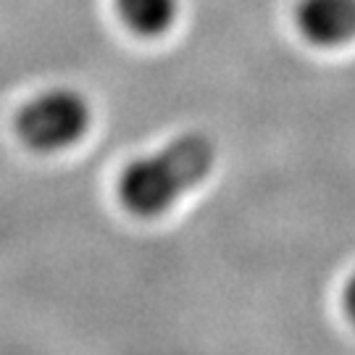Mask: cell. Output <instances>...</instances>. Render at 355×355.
<instances>
[{
	"label": "cell",
	"instance_id": "cell-1",
	"mask_svg": "<svg viewBox=\"0 0 355 355\" xmlns=\"http://www.w3.org/2000/svg\"><path fill=\"white\" fill-rule=\"evenodd\" d=\"M216 164V145L200 132H187L164 150L145 155L124 168L119 198L129 214L140 218L166 214L184 192L195 190Z\"/></svg>",
	"mask_w": 355,
	"mask_h": 355
},
{
	"label": "cell",
	"instance_id": "cell-2",
	"mask_svg": "<svg viewBox=\"0 0 355 355\" xmlns=\"http://www.w3.org/2000/svg\"><path fill=\"white\" fill-rule=\"evenodd\" d=\"M92 105L71 87H53L35 95L16 116V135L29 150H66L87 135Z\"/></svg>",
	"mask_w": 355,
	"mask_h": 355
},
{
	"label": "cell",
	"instance_id": "cell-3",
	"mask_svg": "<svg viewBox=\"0 0 355 355\" xmlns=\"http://www.w3.org/2000/svg\"><path fill=\"white\" fill-rule=\"evenodd\" d=\"M295 19L313 45L334 48L355 37V0H300Z\"/></svg>",
	"mask_w": 355,
	"mask_h": 355
},
{
	"label": "cell",
	"instance_id": "cell-5",
	"mask_svg": "<svg viewBox=\"0 0 355 355\" xmlns=\"http://www.w3.org/2000/svg\"><path fill=\"white\" fill-rule=\"evenodd\" d=\"M340 300H343V313H345V318H347V321H350V324L355 327V271L350 274V277H347V282H345Z\"/></svg>",
	"mask_w": 355,
	"mask_h": 355
},
{
	"label": "cell",
	"instance_id": "cell-4",
	"mask_svg": "<svg viewBox=\"0 0 355 355\" xmlns=\"http://www.w3.org/2000/svg\"><path fill=\"white\" fill-rule=\"evenodd\" d=\"M182 0H116V13L124 24L145 40L166 35L177 24Z\"/></svg>",
	"mask_w": 355,
	"mask_h": 355
}]
</instances>
